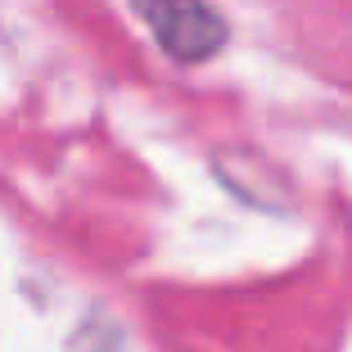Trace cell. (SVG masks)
Here are the masks:
<instances>
[{
    "label": "cell",
    "mask_w": 352,
    "mask_h": 352,
    "mask_svg": "<svg viewBox=\"0 0 352 352\" xmlns=\"http://www.w3.org/2000/svg\"><path fill=\"white\" fill-rule=\"evenodd\" d=\"M131 10L176 63H204L226 45V19L208 0H131Z\"/></svg>",
    "instance_id": "cell-1"
},
{
    "label": "cell",
    "mask_w": 352,
    "mask_h": 352,
    "mask_svg": "<svg viewBox=\"0 0 352 352\" xmlns=\"http://www.w3.org/2000/svg\"><path fill=\"white\" fill-rule=\"evenodd\" d=\"M73 352H131V343H126V334L109 316H91L73 334Z\"/></svg>",
    "instance_id": "cell-2"
}]
</instances>
